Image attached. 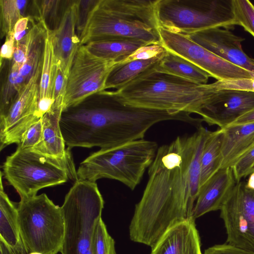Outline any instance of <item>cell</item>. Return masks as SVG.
I'll return each instance as SVG.
<instances>
[{"mask_svg": "<svg viewBox=\"0 0 254 254\" xmlns=\"http://www.w3.org/2000/svg\"><path fill=\"white\" fill-rule=\"evenodd\" d=\"M93 254H116L115 241L102 218L98 221L92 239Z\"/></svg>", "mask_w": 254, "mask_h": 254, "instance_id": "cell-31", "label": "cell"}, {"mask_svg": "<svg viewBox=\"0 0 254 254\" xmlns=\"http://www.w3.org/2000/svg\"><path fill=\"white\" fill-rule=\"evenodd\" d=\"M254 122V109L243 115L231 125H242Z\"/></svg>", "mask_w": 254, "mask_h": 254, "instance_id": "cell-41", "label": "cell"}, {"mask_svg": "<svg viewBox=\"0 0 254 254\" xmlns=\"http://www.w3.org/2000/svg\"><path fill=\"white\" fill-rule=\"evenodd\" d=\"M160 28L186 35L236 25L232 0H157Z\"/></svg>", "mask_w": 254, "mask_h": 254, "instance_id": "cell-9", "label": "cell"}, {"mask_svg": "<svg viewBox=\"0 0 254 254\" xmlns=\"http://www.w3.org/2000/svg\"><path fill=\"white\" fill-rule=\"evenodd\" d=\"M42 63L43 58L35 72L18 92L6 114L0 118L1 150L11 144H18L24 132L40 120L36 112Z\"/></svg>", "mask_w": 254, "mask_h": 254, "instance_id": "cell-13", "label": "cell"}, {"mask_svg": "<svg viewBox=\"0 0 254 254\" xmlns=\"http://www.w3.org/2000/svg\"><path fill=\"white\" fill-rule=\"evenodd\" d=\"M155 71L202 84H207L210 77L209 74L193 64L168 51L160 60Z\"/></svg>", "mask_w": 254, "mask_h": 254, "instance_id": "cell-23", "label": "cell"}, {"mask_svg": "<svg viewBox=\"0 0 254 254\" xmlns=\"http://www.w3.org/2000/svg\"><path fill=\"white\" fill-rule=\"evenodd\" d=\"M223 138V129L220 128L211 131L205 141L201 158L199 188L220 169Z\"/></svg>", "mask_w": 254, "mask_h": 254, "instance_id": "cell-25", "label": "cell"}, {"mask_svg": "<svg viewBox=\"0 0 254 254\" xmlns=\"http://www.w3.org/2000/svg\"><path fill=\"white\" fill-rule=\"evenodd\" d=\"M0 254H18L4 242L0 240Z\"/></svg>", "mask_w": 254, "mask_h": 254, "instance_id": "cell-42", "label": "cell"}, {"mask_svg": "<svg viewBox=\"0 0 254 254\" xmlns=\"http://www.w3.org/2000/svg\"><path fill=\"white\" fill-rule=\"evenodd\" d=\"M14 32L8 33L5 36L4 43L0 50V62L3 59L11 61L15 48Z\"/></svg>", "mask_w": 254, "mask_h": 254, "instance_id": "cell-40", "label": "cell"}, {"mask_svg": "<svg viewBox=\"0 0 254 254\" xmlns=\"http://www.w3.org/2000/svg\"><path fill=\"white\" fill-rule=\"evenodd\" d=\"M17 209L20 236L26 254H58L65 234L61 206L42 193L21 198Z\"/></svg>", "mask_w": 254, "mask_h": 254, "instance_id": "cell-8", "label": "cell"}, {"mask_svg": "<svg viewBox=\"0 0 254 254\" xmlns=\"http://www.w3.org/2000/svg\"><path fill=\"white\" fill-rule=\"evenodd\" d=\"M185 36L224 60L254 73V59L242 47L245 39L228 29L212 28Z\"/></svg>", "mask_w": 254, "mask_h": 254, "instance_id": "cell-14", "label": "cell"}, {"mask_svg": "<svg viewBox=\"0 0 254 254\" xmlns=\"http://www.w3.org/2000/svg\"><path fill=\"white\" fill-rule=\"evenodd\" d=\"M254 109V92L219 90L200 116L209 125L225 127Z\"/></svg>", "mask_w": 254, "mask_h": 254, "instance_id": "cell-15", "label": "cell"}, {"mask_svg": "<svg viewBox=\"0 0 254 254\" xmlns=\"http://www.w3.org/2000/svg\"><path fill=\"white\" fill-rule=\"evenodd\" d=\"M116 64L95 56L85 45L80 46L67 78L63 110L105 91L108 75Z\"/></svg>", "mask_w": 254, "mask_h": 254, "instance_id": "cell-10", "label": "cell"}, {"mask_svg": "<svg viewBox=\"0 0 254 254\" xmlns=\"http://www.w3.org/2000/svg\"><path fill=\"white\" fill-rule=\"evenodd\" d=\"M0 172V240L18 254H27L20 233L17 206L5 192Z\"/></svg>", "mask_w": 254, "mask_h": 254, "instance_id": "cell-21", "label": "cell"}, {"mask_svg": "<svg viewBox=\"0 0 254 254\" xmlns=\"http://www.w3.org/2000/svg\"><path fill=\"white\" fill-rule=\"evenodd\" d=\"M203 254H254L229 244L216 245L205 250Z\"/></svg>", "mask_w": 254, "mask_h": 254, "instance_id": "cell-38", "label": "cell"}, {"mask_svg": "<svg viewBox=\"0 0 254 254\" xmlns=\"http://www.w3.org/2000/svg\"><path fill=\"white\" fill-rule=\"evenodd\" d=\"M254 171V165L252 167L251 170H250V174Z\"/></svg>", "mask_w": 254, "mask_h": 254, "instance_id": "cell-45", "label": "cell"}, {"mask_svg": "<svg viewBox=\"0 0 254 254\" xmlns=\"http://www.w3.org/2000/svg\"><path fill=\"white\" fill-rule=\"evenodd\" d=\"M45 37L35 43L19 69L20 74L27 80L32 76L42 59Z\"/></svg>", "mask_w": 254, "mask_h": 254, "instance_id": "cell-32", "label": "cell"}, {"mask_svg": "<svg viewBox=\"0 0 254 254\" xmlns=\"http://www.w3.org/2000/svg\"><path fill=\"white\" fill-rule=\"evenodd\" d=\"M67 77L57 66L53 89L54 103L53 107L63 110L66 92Z\"/></svg>", "mask_w": 254, "mask_h": 254, "instance_id": "cell-36", "label": "cell"}, {"mask_svg": "<svg viewBox=\"0 0 254 254\" xmlns=\"http://www.w3.org/2000/svg\"><path fill=\"white\" fill-rule=\"evenodd\" d=\"M28 254H43L39 253V252H31Z\"/></svg>", "mask_w": 254, "mask_h": 254, "instance_id": "cell-44", "label": "cell"}, {"mask_svg": "<svg viewBox=\"0 0 254 254\" xmlns=\"http://www.w3.org/2000/svg\"><path fill=\"white\" fill-rule=\"evenodd\" d=\"M27 81L20 74L19 69L13 68L10 65L1 86L0 118L6 114L18 92Z\"/></svg>", "mask_w": 254, "mask_h": 254, "instance_id": "cell-29", "label": "cell"}, {"mask_svg": "<svg viewBox=\"0 0 254 254\" xmlns=\"http://www.w3.org/2000/svg\"><path fill=\"white\" fill-rule=\"evenodd\" d=\"M219 91L211 83L198 84L154 71L109 93L127 105L200 116Z\"/></svg>", "mask_w": 254, "mask_h": 254, "instance_id": "cell-3", "label": "cell"}, {"mask_svg": "<svg viewBox=\"0 0 254 254\" xmlns=\"http://www.w3.org/2000/svg\"><path fill=\"white\" fill-rule=\"evenodd\" d=\"M29 1L0 0V36L2 38L13 32L15 25L24 16Z\"/></svg>", "mask_w": 254, "mask_h": 254, "instance_id": "cell-28", "label": "cell"}, {"mask_svg": "<svg viewBox=\"0 0 254 254\" xmlns=\"http://www.w3.org/2000/svg\"><path fill=\"white\" fill-rule=\"evenodd\" d=\"M254 165V146L249 150L232 167L237 182L250 174V170Z\"/></svg>", "mask_w": 254, "mask_h": 254, "instance_id": "cell-37", "label": "cell"}, {"mask_svg": "<svg viewBox=\"0 0 254 254\" xmlns=\"http://www.w3.org/2000/svg\"><path fill=\"white\" fill-rule=\"evenodd\" d=\"M3 176L21 198L37 195L40 190L78 180L71 153L64 158L47 155L31 148L16 151L2 165Z\"/></svg>", "mask_w": 254, "mask_h": 254, "instance_id": "cell-6", "label": "cell"}, {"mask_svg": "<svg viewBox=\"0 0 254 254\" xmlns=\"http://www.w3.org/2000/svg\"><path fill=\"white\" fill-rule=\"evenodd\" d=\"M56 68L52 29L49 28L44 41L38 100L45 98L54 100L53 89Z\"/></svg>", "mask_w": 254, "mask_h": 254, "instance_id": "cell-26", "label": "cell"}, {"mask_svg": "<svg viewBox=\"0 0 254 254\" xmlns=\"http://www.w3.org/2000/svg\"><path fill=\"white\" fill-rule=\"evenodd\" d=\"M236 25L254 37V5L248 0H232Z\"/></svg>", "mask_w": 254, "mask_h": 254, "instance_id": "cell-30", "label": "cell"}, {"mask_svg": "<svg viewBox=\"0 0 254 254\" xmlns=\"http://www.w3.org/2000/svg\"><path fill=\"white\" fill-rule=\"evenodd\" d=\"M167 51L162 44H151L142 46L120 63L135 60H146L164 56ZM118 64V63H117Z\"/></svg>", "mask_w": 254, "mask_h": 254, "instance_id": "cell-33", "label": "cell"}, {"mask_svg": "<svg viewBox=\"0 0 254 254\" xmlns=\"http://www.w3.org/2000/svg\"><path fill=\"white\" fill-rule=\"evenodd\" d=\"M237 183L232 167L218 170L200 187L192 218L195 220L208 212L220 210Z\"/></svg>", "mask_w": 254, "mask_h": 254, "instance_id": "cell-17", "label": "cell"}, {"mask_svg": "<svg viewBox=\"0 0 254 254\" xmlns=\"http://www.w3.org/2000/svg\"><path fill=\"white\" fill-rule=\"evenodd\" d=\"M97 94L101 99L96 102L83 101L62 111L60 125L69 149L111 148L143 139L156 123L182 120L180 113L125 105L106 90Z\"/></svg>", "mask_w": 254, "mask_h": 254, "instance_id": "cell-2", "label": "cell"}, {"mask_svg": "<svg viewBox=\"0 0 254 254\" xmlns=\"http://www.w3.org/2000/svg\"><path fill=\"white\" fill-rule=\"evenodd\" d=\"M43 125L42 119L31 126L22 134L17 144L21 149H30L37 145L41 140Z\"/></svg>", "mask_w": 254, "mask_h": 254, "instance_id": "cell-34", "label": "cell"}, {"mask_svg": "<svg viewBox=\"0 0 254 254\" xmlns=\"http://www.w3.org/2000/svg\"><path fill=\"white\" fill-rule=\"evenodd\" d=\"M164 56L146 60L117 63L108 75L105 91L111 88L119 89L139 77L155 71Z\"/></svg>", "mask_w": 254, "mask_h": 254, "instance_id": "cell-22", "label": "cell"}, {"mask_svg": "<svg viewBox=\"0 0 254 254\" xmlns=\"http://www.w3.org/2000/svg\"><path fill=\"white\" fill-rule=\"evenodd\" d=\"M161 44L166 50L191 62L217 80L251 78L254 73L229 63L186 36L160 28Z\"/></svg>", "mask_w": 254, "mask_h": 254, "instance_id": "cell-12", "label": "cell"}, {"mask_svg": "<svg viewBox=\"0 0 254 254\" xmlns=\"http://www.w3.org/2000/svg\"><path fill=\"white\" fill-rule=\"evenodd\" d=\"M78 7V0L69 1L58 26L52 30L56 65L67 78L80 46L79 38L75 33Z\"/></svg>", "mask_w": 254, "mask_h": 254, "instance_id": "cell-16", "label": "cell"}, {"mask_svg": "<svg viewBox=\"0 0 254 254\" xmlns=\"http://www.w3.org/2000/svg\"><path fill=\"white\" fill-rule=\"evenodd\" d=\"M227 242L254 253V191L237 182L220 209Z\"/></svg>", "mask_w": 254, "mask_h": 254, "instance_id": "cell-11", "label": "cell"}, {"mask_svg": "<svg viewBox=\"0 0 254 254\" xmlns=\"http://www.w3.org/2000/svg\"><path fill=\"white\" fill-rule=\"evenodd\" d=\"M104 205L96 182H75L61 206L65 221L61 254H93V236Z\"/></svg>", "mask_w": 254, "mask_h": 254, "instance_id": "cell-7", "label": "cell"}, {"mask_svg": "<svg viewBox=\"0 0 254 254\" xmlns=\"http://www.w3.org/2000/svg\"><path fill=\"white\" fill-rule=\"evenodd\" d=\"M223 138L220 169L232 167L254 146V122L222 128Z\"/></svg>", "mask_w": 254, "mask_h": 254, "instance_id": "cell-19", "label": "cell"}, {"mask_svg": "<svg viewBox=\"0 0 254 254\" xmlns=\"http://www.w3.org/2000/svg\"><path fill=\"white\" fill-rule=\"evenodd\" d=\"M35 23V20L31 15L25 16L20 19L14 28L15 43L21 40Z\"/></svg>", "mask_w": 254, "mask_h": 254, "instance_id": "cell-39", "label": "cell"}, {"mask_svg": "<svg viewBox=\"0 0 254 254\" xmlns=\"http://www.w3.org/2000/svg\"><path fill=\"white\" fill-rule=\"evenodd\" d=\"M217 90H233L254 92V77L217 80L211 83Z\"/></svg>", "mask_w": 254, "mask_h": 254, "instance_id": "cell-35", "label": "cell"}, {"mask_svg": "<svg viewBox=\"0 0 254 254\" xmlns=\"http://www.w3.org/2000/svg\"><path fill=\"white\" fill-rule=\"evenodd\" d=\"M144 42L127 39H113L90 42L85 46L95 56L120 63L140 47Z\"/></svg>", "mask_w": 254, "mask_h": 254, "instance_id": "cell-24", "label": "cell"}, {"mask_svg": "<svg viewBox=\"0 0 254 254\" xmlns=\"http://www.w3.org/2000/svg\"><path fill=\"white\" fill-rule=\"evenodd\" d=\"M211 132L201 126L193 134L158 148L129 226L131 241L152 248L168 229L192 218L201 155Z\"/></svg>", "mask_w": 254, "mask_h": 254, "instance_id": "cell-1", "label": "cell"}, {"mask_svg": "<svg viewBox=\"0 0 254 254\" xmlns=\"http://www.w3.org/2000/svg\"><path fill=\"white\" fill-rule=\"evenodd\" d=\"M157 0H97L79 35L80 46L96 41L127 39L161 44Z\"/></svg>", "mask_w": 254, "mask_h": 254, "instance_id": "cell-4", "label": "cell"}, {"mask_svg": "<svg viewBox=\"0 0 254 254\" xmlns=\"http://www.w3.org/2000/svg\"><path fill=\"white\" fill-rule=\"evenodd\" d=\"M246 186L248 189L254 191V171L250 174Z\"/></svg>", "mask_w": 254, "mask_h": 254, "instance_id": "cell-43", "label": "cell"}, {"mask_svg": "<svg viewBox=\"0 0 254 254\" xmlns=\"http://www.w3.org/2000/svg\"><path fill=\"white\" fill-rule=\"evenodd\" d=\"M151 249L150 254H202L195 220L190 218L175 224Z\"/></svg>", "mask_w": 254, "mask_h": 254, "instance_id": "cell-18", "label": "cell"}, {"mask_svg": "<svg viewBox=\"0 0 254 254\" xmlns=\"http://www.w3.org/2000/svg\"><path fill=\"white\" fill-rule=\"evenodd\" d=\"M49 28L45 21L37 22L21 40L15 43V51L10 64L11 67L20 69L34 45L45 36Z\"/></svg>", "mask_w": 254, "mask_h": 254, "instance_id": "cell-27", "label": "cell"}, {"mask_svg": "<svg viewBox=\"0 0 254 254\" xmlns=\"http://www.w3.org/2000/svg\"><path fill=\"white\" fill-rule=\"evenodd\" d=\"M158 149L156 142L141 139L100 149L80 163L78 179L96 182L101 178L111 179L133 190L153 163Z\"/></svg>", "mask_w": 254, "mask_h": 254, "instance_id": "cell-5", "label": "cell"}, {"mask_svg": "<svg viewBox=\"0 0 254 254\" xmlns=\"http://www.w3.org/2000/svg\"><path fill=\"white\" fill-rule=\"evenodd\" d=\"M63 110L52 107L42 118L43 131L41 141L31 149L42 154L64 158L71 153L65 149V141L62 135L60 121Z\"/></svg>", "mask_w": 254, "mask_h": 254, "instance_id": "cell-20", "label": "cell"}]
</instances>
